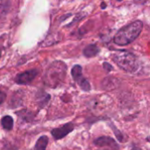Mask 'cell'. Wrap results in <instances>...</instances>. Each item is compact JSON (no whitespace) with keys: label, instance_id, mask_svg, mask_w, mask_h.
<instances>
[{"label":"cell","instance_id":"obj_9","mask_svg":"<svg viewBox=\"0 0 150 150\" xmlns=\"http://www.w3.org/2000/svg\"><path fill=\"white\" fill-rule=\"evenodd\" d=\"M48 144V137L46 135L40 136L34 146V150H46Z\"/></svg>","mask_w":150,"mask_h":150},{"label":"cell","instance_id":"obj_18","mask_svg":"<svg viewBox=\"0 0 150 150\" xmlns=\"http://www.w3.org/2000/svg\"><path fill=\"white\" fill-rule=\"evenodd\" d=\"M147 141H148L149 142H150V136H149V137L147 138Z\"/></svg>","mask_w":150,"mask_h":150},{"label":"cell","instance_id":"obj_21","mask_svg":"<svg viewBox=\"0 0 150 150\" xmlns=\"http://www.w3.org/2000/svg\"><path fill=\"white\" fill-rule=\"evenodd\" d=\"M118 1H121V0H118Z\"/></svg>","mask_w":150,"mask_h":150},{"label":"cell","instance_id":"obj_17","mask_svg":"<svg viewBox=\"0 0 150 150\" xmlns=\"http://www.w3.org/2000/svg\"><path fill=\"white\" fill-rule=\"evenodd\" d=\"M102 8H103V9H105V3H103V4H102Z\"/></svg>","mask_w":150,"mask_h":150},{"label":"cell","instance_id":"obj_10","mask_svg":"<svg viewBox=\"0 0 150 150\" xmlns=\"http://www.w3.org/2000/svg\"><path fill=\"white\" fill-rule=\"evenodd\" d=\"M1 125L4 130L10 131L13 127V119L9 115L4 116L1 120Z\"/></svg>","mask_w":150,"mask_h":150},{"label":"cell","instance_id":"obj_15","mask_svg":"<svg viewBox=\"0 0 150 150\" xmlns=\"http://www.w3.org/2000/svg\"><path fill=\"white\" fill-rule=\"evenodd\" d=\"M104 69H105L106 71H111V70L112 69V66L111 64L107 63V62H105V63H104Z\"/></svg>","mask_w":150,"mask_h":150},{"label":"cell","instance_id":"obj_20","mask_svg":"<svg viewBox=\"0 0 150 150\" xmlns=\"http://www.w3.org/2000/svg\"><path fill=\"white\" fill-rule=\"evenodd\" d=\"M0 54H1V49H0Z\"/></svg>","mask_w":150,"mask_h":150},{"label":"cell","instance_id":"obj_3","mask_svg":"<svg viewBox=\"0 0 150 150\" xmlns=\"http://www.w3.org/2000/svg\"><path fill=\"white\" fill-rule=\"evenodd\" d=\"M112 60L123 70L129 73H135L139 69V62L136 56L127 51H115L112 54Z\"/></svg>","mask_w":150,"mask_h":150},{"label":"cell","instance_id":"obj_5","mask_svg":"<svg viewBox=\"0 0 150 150\" xmlns=\"http://www.w3.org/2000/svg\"><path fill=\"white\" fill-rule=\"evenodd\" d=\"M94 145L99 148H104V149H111L113 150H119L120 146L117 144L114 139L107 136H100L94 140L93 142Z\"/></svg>","mask_w":150,"mask_h":150},{"label":"cell","instance_id":"obj_19","mask_svg":"<svg viewBox=\"0 0 150 150\" xmlns=\"http://www.w3.org/2000/svg\"><path fill=\"white\" fill-rule=\"evenodd\" d=\"M104 150H113V149H105Z\"/></svg>","mask_w":150,"mask_h":150},{"label":"cell","instance_id":"obj_11","mask_svg":"<svg viewBox=\"0 0 150 150\" xmlns=\"http://www.w3.org/2000/svg\"><path fill=\"white\" fill-rule=\"evenodd\" d=\"M50 99V96L47 93H43L41 96H38V103L40 107H44Z\"/></svg>","mask_w":150,"mask_h":150},{"label":"cell","instance_id":"obj_7","mask_svg":"<svg viewBox=\"0 0 150 150\" xmlns=\"http://www.w3.org/2000/svg\"><path fill=\"white\" fill-rule=\"evenodd\" d=\"M37 75L38 71L36 69L27 70L17 75L15 77V82L18 84H28L37 76Z\"/></svg>","mask_w":150,"mask_h":150},{"label":"cell","instance_id":"obj_8","mask_svg":"<svg viewBox=\"0 0 150 150\" xmlns=\"http://www.w3.org/2000/svg\"><path fill=\"white\" fill-rule=\"evenodd\" d=\"M98 53H99V48L95 44L89 45V46H87L83 49V54L86 57H93V56H96Z\"/></svg>","mask_w":150,"mask_h":150},{"label":"cell","instance_id":"obj_12","mask_svg":"<svg viewBox=\"0 0 150 150\" xmlns=\"http://www.w3.org/2000/svg\"><path fill=\"white\" fill-rule=\"evenodd\" d=\"M112 128L113 129V133H114V134L116 135V137L119 139V141H120V142H123L124 141V138H123V134H121V133H120L119 132V130L117 129V127H113V126H112Z\"/></svg>","mask_w":150,"mask_h":150},{"label":"cell","instance_id":"obj_16","mask_svg":"<svg viewBox=\"0 0 150 150\" xmlns=\"http://www.w3.org/2000/svg\"><path fill=\"white\" fill-rule=\"evenodd\" d=\"M131 150H142L140 148H137V147H134V148H132Z\"/></svg>","mask_w":150,"mask_h":150},{"label":"cell","instance_id":"obj_2","mask_svg":"<svg viewBox=\"0 0 150 150\" xmlns=\"http://www.w3.org/2000/svg\"><path fill=\"white\" fill-rule=\"evenodd\" d=\"M67 71V66L62 62H54L47 69L45 76L44 83L46 85L55 88L60 85L65 79Z\"/></svg>","mask_w":150,"mask_h":150},{"label":"cell","instance_id":"obj_6","mask_svg":"<svg viewBox=\"0 0 150 150\" xmlns=\"http://www.w3.org/2000/svg\"><path fill=\"white\" fill-rule=\"evenodd\" d=\"M74 127H75L74 124L72 122H69L60 127L54 128L51 131V134L54 140H61L66 137L69 133H71L74 130Z\"/></svg>","mask_w":150,"mask_h":150},{"label":"cell","instance_id":"obj_14","mask_svg":"<svg viewBox=\"0 0 150 150\" xmlns=\"http://www.w3.org/2000/svg\"><path fill=\"white\" fill-rule=\"evenodd\" d=\"M5 98H6V95H5V93L0 90V105H2V104L4 102V100H5Z\"/></svg>","mask_w":150,"mask_h":150},{"label":"cell","instance_id":"obj_4","mask_svg":"<svg viewBox=\"0 0 150 150\" xmlns=\"http://www.w3.org/2000/svg\"><path fill=\"white\" fill-rule=\"evenodd\" d=\"M71 75L73 76V79L76 81V83L80 86V88L84 91H91V84L89 81L84 78L83 76L82 67L80 65H75L72 68Z\"/></svg>","mask_w":150,"mask_h":150},{"label":"cell","instance_id":"obj_1","mask_svg":"<svg viewBox=\"0 0 150 150\" xmlns=\"http://www.w3.org/2000/svg\"><path fill=\"white\" fill-rule=\"evenodd\" d=\"M143 24L142 21H134L118 31L114 36V43L119 46H126L133 42L142 33Z\"/></svg>","mask_w":150,"mask_h":150},{"label":"cell","instance_id":"obj_13","mask_svg":"<svg viewBox=\"0 0 150 150\" xmlns=\"http://www.w3.org/2000/svg\"><path fill=\"white\" fill-rule=\"evenodd\" d=\"M6 7V0H0V13L5 10Z\"/></svg>","mask_w":150,"mask_h":150}]
</instances>
